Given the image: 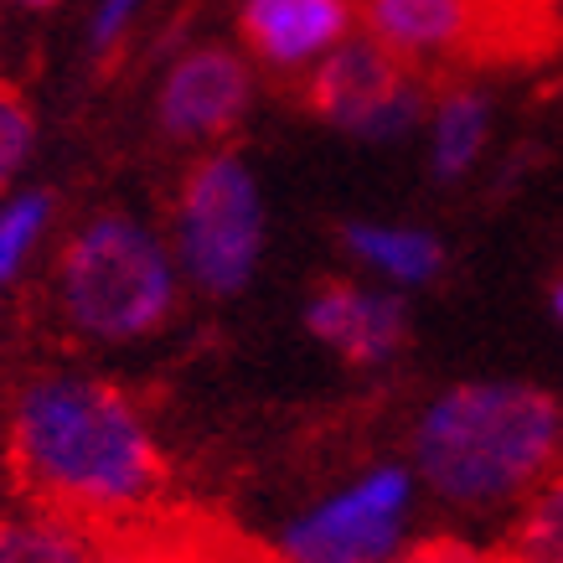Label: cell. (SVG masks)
<instances>
[{
    "label": "cell",
    "instance_id": "obj_13",
    "mask_svg": "<svg viewBox=\"0 0 563 563\" xmlns=\"http://www.w3.org/2000/svg\"><path fill=\"white\" fill-rule=\"evenodd\" d=\"M99 538L57 512H0V563H93Z\"/></svg>",
    "mask_w": 563,
    "mask_h": 563
},
{
    "label": "cell",
    "instance_id": "obj_2",
    "mask_svg": "<svg viewBox=\"0 0 563 563\" xmlns=\"http://www.w3.org/2000/svg\"><path fill=\"white\" fill-rule=\"evenodd\" d=\"M563 465V398L522 377H471L429 393L409 429L419 492L465 517L512 512Z\"/></svg>",
    "mask_w": 563,
    "mask_h": 563
},
{
    "label": "cell",
    "instance_id": "obj_18",
    "mask_svg": "<svg viewBox=\"0 0 563 563\" xmlns=\"http://www.w3.org/2000/svg\"><path fill=\"white\" fill-rule=\"evenodd\" d=\"M398 563H486V559L471 553V548H461V543H413Z\"/></svg>",
    "mask_w": 563,
    "mask_h": 563
},
{
    "label": "cell",
    "instance_id": "obj_5",
    "mask_svg": "<svg viewBox=\"0 0 563 563\" xmlns=\"http://www.w3.org/2000/svg\"><path fill=\"white\" fill-rule=\"evenodd\" d=\"M419 481L409 461H373L306 501L274 532L279 563H398L413 548Z\"/></svg>",
    "mask_w": 563,
    "mask_h": 563
},
{
    "label": "cell",
    "instance_id": "obj_20",
    "mask_svg": "<svg viewBox=\"0 0 563 563\" xmlns=\"http://www.w3.org/2000/svg\"><path fill=\"white\" fill-rule=\"evenodd\" d=\"M548 300H553V316H559V325H563V274L553 279V295H548Z\"/></svg>",
    "mask_w": 563,
    "mask_h": 563
},
{
    "label": "cell",
    "instance_id": "obj_12",
    "mask_svg": "<svg viewBox=\"0 0 563 563\" xmlns=\"http://www.w3.org/2000/svg\"><path fill=\"white\" fill-rule=\"evenodd\" d=\"M496 109L476 84H450L440 103L429 109V176L434 181H461L476 172L486 155Z\"/></svg>",
    "mask_w": 563,
    "mask_h": 563
},
{
    "label": "cell",
    "instance_id": "obj_9",
    "mask_svg": "<svg viewBox=\"0 0 563 563\" xmlns=\"http://www.w3.org/2000/svg\"><path fill=\"white\" fill-rule=\"evenodd\" d=\"M239 32L258 63L279 78L306 73L352 32L346 0H243Z\"/></svg>",
    "mask_w": 563,
    "mask_h": 563
},
{
    "label": "cell",
    "instance_id": "obj_8",
    "mask_svg": "<svg viewBox=\"0 0 563 563\" xmlns=\"http://www.w3.org/2000/svg\"><path fill=\"white\" fill-rule=\"evenodd\" d=\"M306 331L346 367H388L409 346V306L398 290L325 279L306 300Z\"/></svg>",
    "mask_w": 563,
    "mask_h": 563
},
{
    "label": "cell",
    "instance_id": "obj_17",
    "mask_svg": "<svg viewBox=\"0 0 563 563\" xmlns=\"http://www.w3.org/2000/svg\"><path fill=\"white\" fill-rule=\"evenodd\" d=\"M140 5H145V0H99L93 26H88V42H93L99 52H114L120 47V36L130 32V21L140 16Z\"/></svg>",
    "mask_w": 563,
    "mask_h": 563
},
{
    "label": "cell",
    "instance_id": "obj_3",
    "mask_svg": "<svg viewBox=\"0 0 563 563\" xmlns=\"http://www.w3.org/2000/svg\"><path fill=\"white\" fill-rule=\"evenodd\" d=\"M52 300L73 336L93 346H135L176 316L181 269L151 222L93 212L57 249Z\"/></svg>",
    "mask_w": 563,
    "mask_h": 563
},
{
    "label": "cell",
    "instance_id": "obj_10",
    "mask_svg": "<svg viewBox=\"0 0 563 563\" xmlns=\"http://www.w3.org/2000/svg\"><path fill=\"white\" fill-rule=\"evenodd\" d=\"M465 0H362L367 36L409 68L429 57H465Z\"/></svg>",
    "mask_w": 563,
    "mask_h": 563
},
{
    "label": "cell",
    "instance_id": "obj_15",
    "mask_svg": "<svg viewBox=\"0 0 563 563\" xmlns=\"http://www.w3.org/2000/svg\"><path fill=\"white\" fill-rule=\"evenodd\" d=\"M52 218H57V197L42 187L11 191L0 202V290H11L21 274L32 269L36 249L52 233Z\"/></svg>",
    "mask_w": 563,
    "mask_h": 563
},
{
    "label": "cell",
    "instance_id": "obj_7",
    "mask_svg": "<svg viewBox=\"0 0 563 563\" xmlns=\"http://www.w3.org/2000/svg\"><path fill=\"white\" fill-rule=\"evenodd\" d=\"M254 103V73L233 47L181 52L155 88V130L172 145H218L243 124Z\"/></svg>",
    "mask_w": 563,
    "mask_h": 563
},
{
    "label": "cell",
    "instance_id": "obj_19",
    "mask_svg": "<svg viewBox=\"0 0 563 563\" xmlns=\"http://www.w3.org/2000/svg\"><path fill=\"white\" fill-rule=\"evenodd\" d=\"M93 563H176L172 553H155V548H103L99 543V559Z\"/></svg>",
    "mask_w": 563,
    "mask_h": 563
},
{
    "label": "cell",
    "instance_id": "obj_11",
    "mask_svg": "<svg viewBox=\"0 0 563 563\" xmlns=\"http://www.w3.org/2000/svg\"><path fill=\"white\" fill-rule=\"evenodd\" d=\"M342 249L393 290L434 285L444 269V243L429 228H413V222H346Z\"/></svg>",
    "mask_w": 563,
    "mask_h": 563
},
{
    "label": "cell",
    "instance_id": "obj_4",
    "mask_svg": "<svg viewBox=\"0 0 563 563\" xmlns=\"http://www.w3.org/2000/svg\"><path fill=\"white\" fill-rule=\"evenodd\" d=\"M264 239L269 218L249 161L233 151L197 155L172 207V258L181 279L207 300H233L254 285Z\"/></svg>",
    "mask_w": 563,
    "mask_h": 563
},
{
    "label": "cell",
    "instance_id": "obj_16",
    "mask_svg": "<svg viewBox=\"0 0 563 563\" xmlns=\"http://www.w3.org/2000/svg\"><path fill=\"white\" fill-rule=\"evenodd\" d=\"M32 145H36L32 109H26L11 88H0V191L11 187L21 176V166L32 161Z\"/></svg>",
    "mask_w": 563,
    "mask_h": 563
},
{
    "label": "cell",
    "instance_id": "obj_6",
    "mask_svg": "<svg viewBox=\"0 0 563 563\" xmlns=\"http://www.w3.org/2000/svg\"><path fill=\"white\" fill-rule=\"evenodd\" d=\"M300 99L316 120L357 140H404L429 114V84L373 36H342L306 68Z\"/></svg>",
    "mask_w": 563,
    "mask_h": 563
},
{
    "label": "cell",
    "instance_id": "obj_1",
    "mask_svg": "<svg viewBox=\"0 0 563 563\" xmlns=\"http://www.w3.org/2000/svg\"><path fill=\"white\" fill-rule=\"evenodd\" d=\"M5 461L42 512L130 522L166 492V450L135 393L93 373H36L5 404Z\"/></svg>",
    "mask_w": 563,
    "mask_h": 563
},
{
    "label": "cell",
    "instance_id": "obj_21",
    "mask_svg": "<svg viewBox=\"0 0 563 563\" xmlns=\"http://www.w3.org/2000/svg\"><path fill=\"white\" fill-rule=\"evenodd\" d=\"M16 5H26V11H47V5H57V0H16Z\"/></svg>",
    "mask_w": 563,
    "mask_h": 563
},
{
    "label": "cell",
    "instance_id": "obj_14",
    "mask_svg": "<svg viewBox=\"0 0 563 563\" xmlns=\"http://www.w3.org/2000/svg\"><path fill=\"white\" fill-rule=\"evenodd\" d=\"M496 563H563V465L512 507Z\"/></svg>",
    "mask_w": 563,
    "mask_h": 563
}]
</instances>
